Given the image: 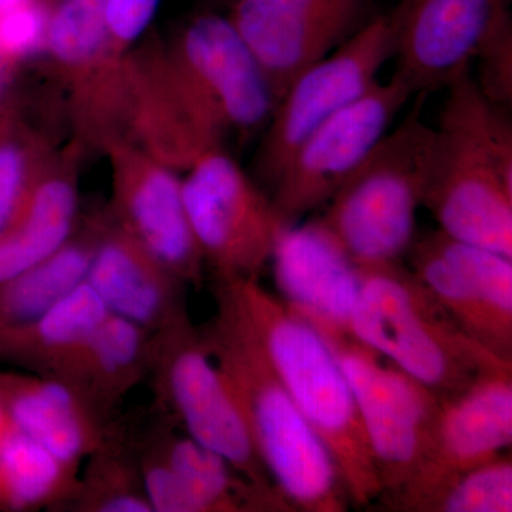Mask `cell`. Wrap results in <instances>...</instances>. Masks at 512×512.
<instances>
[{"label": "cell", "instance_id": "cell-17", "mask_svg": "<svg viewBox=\"0 0 512 512\" xmlns=\"http://www.w3.org/2000/svg\"><path fill=\"white\" fill-rule=\"evenodd\" d=\"M45 50L66 90L74 138L100 148L116 134L126 60L110 53L104 0H57L47 13Z\"/></svg>", "mask_w": 512, "mask_h": 512}, {"label": "cell", "instance_id": "cell-35", "mask_svg": "<svg viewBox=\"0 0 512 512\" xmlns=\"http://www.w3.org/2000/svg\"><path fill=\"white\" fill-rule=\"evenodd\" d=\"M2 73H3V69H2V67H0V76H2Z\"/></svg>", "mask_w": 512, "mask_h": 512}, {"label": "cell", "instance_id": "cell-8", "mask_svg": "<svg viewBox=\"0 0 512 512\" xmlns=\"http://www.w3.org/2000/svg\"><path fill=\"white\" fill-rule=\"evenodd\" d=\"M394 49L392 15H379L289 84L256 154V174L269 188L309 134L379 82L377 76L393 59Z\"/></svg>", "mask_w": 512, "mask_h": 512}, {"label": "cell", "instance_id": "cell-34", "mask_svg": "<svg viewBox=\"0 0 512 512\" xmlns=\"http://www.w3.org/2000/svg\"><path fill=\"white\" fill-rule=\"evenodd\" d=\"M37 2H39L40 5L43 6V8L49 10L50 8H52L53 5H55L57 0H37Z\"/></svg>", "mask_w": 512, "mask_h": 512}, {"label": "cell", "instance_id": "cell-27", "mask_svg": "<svg viewBox=\"0 0 512 512\" xmlns=\"http://www.w3.org/2000/svg\"><path fill=\"white\" fill-rule=\"evenodd\" d=\"M53 151L45 134L15 104L0 103V234Z\"/></svg>", "mask_w": 512, "mask_h": 512}, {"label": "cell", "instance_id": "cell-3", "mask_svg": "<svg viewBox=\"0 0 512 512\" xmlns=\"http://www.w3.org/2000/svg\"><path fill=\"white\" fill-rule=\"evenodd\" d=\"M218 285L244 313L293 403L328 448L350 503L370 507L382 485L355 396L328 343L258 279Z\"/></svg>", "mask_w": 512, "mask_h": 512}, {"label": "cell", "instance_id": "cell-22", "mask_svg": "<svg viewBox=\"0 0 512 512\" xmlns=\"http://www.w3.org/2000/svg\"><path fill=\"white\" fill-rule=\"evenodd\" d=\"M0 403L22 433L73 470L106 444L96 410L55 377L0 375Z\"/></svg>", "mask_w": 512, "mask_h": 512}, {"label": "cell", "instance_id": "cell-11", "mask_svg": "<svg viewBox=\"0 0 512 512\" xmlns=\"http://www.w3.org/2000/svg\"><path fill=\"white\" fill-rule=\"evenodd\" d=\"M165 47L184 86L224 138L268 126L274 90L228 15L192 16Z\"/></svg>", "mask_w": 512, "mask_h": 512}, {"label": "cell", "instance_id": "cell-2", "mask_svg": "<svg viewBox=\"0 0 512 512\" xmlns=\"http://www.w3.org/2000/svg\"><path fill=\"white\" fill-rule=\"evenodd\" d=\"M204 339L276 490L293 511L348 510V493L328 448L303 419L224 286H217V316Z\"/></svg>", "mask_w": 512, "mask_h": 512}, {"label": "cell", "instance_id": "cell-33", "mask_svg": "<svg viewBox=\"0 0 512 512\" xmlns=\"http://www.w3.org/2000/svg\"><path fill=\"white\" fill-rule=\"evenodd\" d=\"M13 427H15V424L10 420L9 414L6 412L3 404L0 403V441L5 439L6 434H8Z\"/></svg>", "mask_w": 512, "mask_h": 512}, {"label": "cell", "instance_id": "cell-21", "mask_svg": "<svg viewBox=\"0 0 512 512\" xmlns=\"http://www.w3.org/2000/svg\"><path fill=\"white\" fill-rule=\"evenodd\" d=\"M83 151L73 138L69 146L53 151L30 185L0 234V284L52 255L74 234Z\"/></svg>", "mask_w": 512, "mask_h": 512}, {"label": "cell", "instance_id": "cell-14", "mask_svg": "<svg viewBox=\"0 0 512 512\" xmlns=\"http://www.w3.org/2000/svg\"><path fill=\"white\" fill-rule=\"evenodd\" d=\"M100 148L110 167V217L181 282L200 286L205 264L178 171L123 137L107 138Z\"/></svg>", "mask_w": 512, "mask_h": 512}, {"label": "cell", "instance_id": "cell-28", "mask_svg": "<svg viewBox=\"0 0 512 512\" xmlns=\"http://www.w3.org/2000/svg\"><path fill=\"white\" fill-rule=\"evenodd\" d=\"M511 457L500 456L447 478L414 512H511Z\"/></svg>", "mask_w": 512, "mask_h": 512}, {"label": "cell", "instance_id": "cell-31", "mask_svg": "<svg viewBox=\"0 0 512 512\" xmlns=\"http://www.w3.org/2000/svg\"><path fill=\"white\" fill-rule=\"evenodd\" d=\"M160 0H104L107 43L114 59L123 62L140 42Z\"/></svg>", "mask_w": 512, "mask_h": 512}, {"label": "cell", "instance_id": "cell-20", "mask_svg": "<svg viewBox=\"0 0 512 512\" xmlns=\"http://www.w3.org/2000/svg\"><path fill=\"white\" fill-rule=\"evenodd\" d=\"M86 281L110 313L150 333L187 319L181 282L113 218L99 220V235Z\"/></svg>", "mask_w": 512, "mask_h": 512}, {"label": "cell", "instance_id": "cell-24", "mask_svg": "<svg viewBox=\"0 0 512 512\" xmlns=\"http://www.w3.org/2000/svg\"><path fill=\"white\" fill-rule=\"evenodd\" d=\"M89 282L23 328L0 332V357L53 377L109 315Z\"/></svg>", "mask_w": 512, "mask_h": 512}, {"label": "cell", "instance_id": "cell-7", "mask_svg": "<svg viewBox=\"0 0 512 512\" xmlns=\"http://www.w3.org/2000/svg\"><path fill=\"white\" fill-rule=\"evenodd\" d=\"M183 195L204 264L218 282L258 279L288 224L271 195L224 148H215L184 171Z\"/></svg>", "mask_w": 512, "mask_h": 512}, {"label": "cell", "instance_id": "cell-12", "mask_svg": "<svg viewBox=\"0 0 512 512\" xmlns=\"http://www.w3.org/2000/svg\"><path fill=\"white\" fill-rule=\"evenodd\" d=\"M116 136L183 173L225 141L175 72L160 39L138 43L124 60Z\"/></svg>", "mask_w": 512, "mask_h": 512}, {"label": "cell", "instance_id": "cell-23", "mask_svg": "<svg viewBox=\"0 0 512 512\" xmlns=\"http://www.w3.org/2000/svg\"><path fill=\"white\" fill-rule=\"evenodd\" d=\"M153 335L109 313L53 377L70 384L96 412L109 409L151 365Z\"/></svg>", "mask_w": 512, "mask_h": 512}, {"label": "cell", "instance_id": "cell-19", "mask_svg": "<svg viewBox=\"0 0 512 512\" xmlns=\"http://www.w3.org/2000/svg\"><path fill=\"white\" fill-rule=\"evenodd\" d=\"M271 264L282 302L316 330L349 333L362 274L319 220L292 224Z\"/></svg>", "mask_w": 512, "mask_h": 512}, {"label": "cell", "instance_id": "cell-13", "mask_svg": "<svg viewBox=\"0 0 512 512\" xmlns=\"http://www.w3.org/2000/svg\"><path fill=\"white\" fill-rule=\"evenodd\" d=\"M412 274L468 338L512 362V258L444 232L414 239Z\"/></svg>", "mask_w": 512, "mask_h": 512}, {"label": "cell", "instance_id": "cell-9", "mask_svg": "<svg viewBox=\"0 0 512 512\" xmlns=\"http://www.w3.org/2000/svg\"><path fill=\"white\" fill-rule=\"evenodd\" d=\"M151 362L156 363L161 389L191 439L224 458L259 490L282 497L204 336L198 335L188 318L154 333Z\"/></svg>", "mask_w": 512, "mask_h": 512}, {"label": "cell", "instance_id": "cell-1", "mask_svg": "<svg viewBox=\"0 0 512 512\" xmlns=\"http://www.w3.org/2000/svg\"><path fill=\"white\" fill-rule=\"evenodd\" d=\"M423 207L448 237L512 258V123L473 72L446 87Z\"/></svg>", "mask_w": 512, "mask_h": 512}, {"label": "cell", "instance_id": "cell-4", "mask_svg": "<svg viewBox=\"0 0 512 512\" xmlns=\"http://www.w3.org/2000/svg\"><path fill=\"white\" fill-rule=\"evenodd\" d=\"M360 274L349 335L440 399L485 372L512 367L468 338L402 264L360 269Z\"/></svg>", "mask_w": 512, "mask_h": 512}, {"label": "cell", "instance_id": "cell-26", "mask_svg": "<svg viewBox=\"0 0 512 512\" xmlns=\"http://www.w3.org/2000/svg\"><path fill=\"white\" fill-rule=\"evenodd\" d=\"M73 468L13 427L0 441V508L28 510L72 494Z\"/></svg>", "mask_w": 512, "mask_h": 512}, {"label": "cell", "instance_id": "cell-29", "mask_svg": "<svg viewBox=\"0 0 512 512\" xmlns=\"http://www.w3.org/2000/svg\"><path fill=\"white\" fill-rule=\"evenodd\" d=\"M49 10L39 2L30 3L0 16V67L15 66L45 50Z\"/></svg>", "mask_w": 512, "mask_h": 512}, {"label": "cell", "instance_id": "cell-25", "mask_svg": "<svg viewBox=\"0 0 512 512\" xmlns=\"http://www.w3.org/2000/svg\"><path fill=\"white\" fill-rule=\"evenodd\" d=\"M99 220L74 234L43 261L0 284V332L23 328L86 281Z\"/></svg>", "mask_w": 512, "mask_h": 512}, {"label": "cell", "instance_id": "cell-36", "mask_svg": "<svg viewBox=\"0 0 512 512\" xmlns=\"http://www.w3.org/2000/svg\"><path fill=\"white\" fill-rule=\"evenodd\" d=\"M231 2H235V0H231Z\"/></svg>", "mask_w": 512, "mask_h": 512}, {"label": "cell", "instance_id": "cell-30", "mask_svg": "<svg viewBox=\"0 0 512 512\" xmlns=\"http://www.w3.org/2000/svg\"><path fill=\"white\" fill-rule=\"evenodd\" d=\"M473 74L481 92L510 109L512 104V23L494 33L474 57Z\"/></svg>", "mask_w": 512, "mask_h": 512}, {"label": "cell", "instance_id": "cell-6", "mask_svg": "<svg viewBox=\"0 0 512 512\" xmlns=\"http://www.w3.org/2000/svg\"><path fill=\"white\" fill-rule=\"evenodd\" d=\"M348 380L386 501L429 456L440 397L399 367L338 330H318Z\"/></svg>", "mask_w": 512, "mask_h": 512}, {"label": "cell", "instance_id": "cell-10", "mask_svg": "<svg viewBox=\"0 0 512 512\" xmlns=\"http://www.w3.org/2000/svg\"><path fill=\"white\" fill-rule=\"evenodd\" d=\"M414 96L409 83L394 73L389 82H376L309 134L271 187L272 201L286 224H296L328 204Z\"/></svg>", "mask_w": 512, "mask_h": 512}, {"label": "cell", "instance_id": "cell-15", "mask_svg": "<svg viewBox=\"0 0 512 512\" xmlns=\"http://www.w3.org/2000/svg\"><path fill=\"white\" fill-rule=\"evenodd\" d=\"M512 0H400L390 12L396 29V73L413 92L446 89L473 70L480 47L512 23Z\"/></svg>", "mask_w": 512, "mask_h": 512}, {"label": "cell", "instance_id": "cell-18", "mask_svg": "<svg viewBox=\"0 0 512 512\" xmlns=\"http://www.w3.org/2000/svg\"><path fill=\"white\" fill-rule=\"evenodd\" d=\"M367 0H235L228 18L271 83L276 103L311 64L363 23Z\"/></svg>", "mask_w": 512, "mask_h": 512}, {"label": "cell", "instance_id": "cell-16", "mask_svg": "<svg viewBox=\"0 0 512 512\" xmlns=\"http://www.w3.org/2000/svg\"><path fill=\"white\" fill-rule=\"evenodd\" d=\"M512 443V367L490 370L440 400L429 456L387 507L416 511L447 478L503 456Z\"/></svg>", "mask_w": 512, "mask_h": 512}, {"label": "cell", "instance_id": "cell-32", "mask_svg": "<svg viewBox=\"0 0 512 512\" xmlns=\"http://www.w3.org/2000/svg\"><path fill=\"white\" fill-rule=\"evenodd\" d=\"M37 2V0H0V16L12 12L23 6L30 5V3Z\"/></svg>", "mask_w": 512, "mask_h": 512}, {"label": "cell", "instance_id": "cell-5", "mask_svg": "<svg viewBox=\"0 0 512 512\" xmlns=\"http://www.w3.org/2000/svg\"><path fill=\"white\" fill-rule=\"evenodd\" d=\"M417 96L318 218L359 269L402 264L416 239L434 133L421 117L427 94Z\"/></svg>", "mask_w": 512, "mask_h": 512}]
</instances>
